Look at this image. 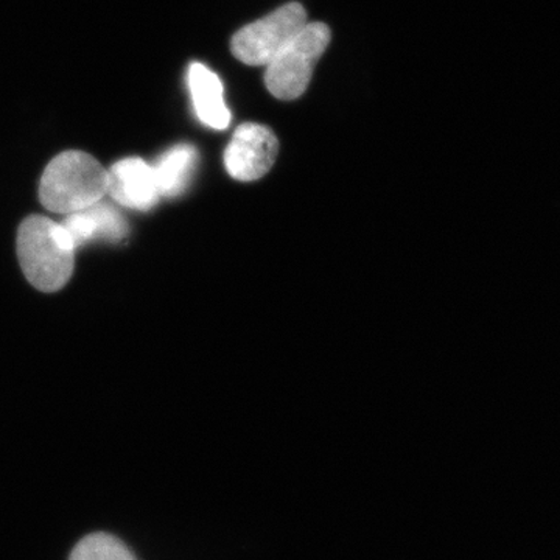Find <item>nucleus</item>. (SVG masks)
Returning <instances> with one entry per match:
<instances>
[{
  "label": "nucleus",
  "instance_id": "f257e3e1",
  "mask_svg": "<svg viewBox=\"0 0 560 560\" xmlns=\"http://www.w3.org/2000/svg\"><path fill=\"white\" fill-rule=\"evenodd\" d=\"M75 246L61 223L32 215L18 232V257L25 278L44 293L61 290L72 278Z\"/></svg>",
  "mask_w": 560,
  "mask_h": 560
},
{
  "label": "nucleus",
  "instance_id": "f03ea898",
  "mask_svg": "<svg viewBox=\"0 0 560 560\" xmlns=\"http://www.w3.org/2000/svg\"><path fill=\"white\" fill-rule=\"evenodd\" d=\"M108 195V171L83 151H65L49 162L39 183V200L55 213L80 212Z\"/></svg>",
  "mask_w": 560,
  "mask_h": 560
},
{
  "label": "nucleus",
  "instance_id": "7ed1b4c3",
  "mask_svg": "<svg viewBox=\"0 0 560 560\" xmlns=\"http://www.w3.org/2000/svg\"><path fill=\"white\" fill-rule=\"evenodd\" d=\"M330 28L312 22L267 66L265 84L279 101L301 97L311 84L316 62L329 47Z\"/></svg>",
  "mask_w": 560,
  "mask_h": 560
},
{
  "label": "nucleus",
  "instance_id": "20e7f679",
  "mask_svg": "<svg viewBox=\"0 0 560 560\" xmlns=\"http://www.w3.org/2000/svg\"><path fill=\"white\" fill-rule=\"evenodd\" d=\"M307 24L304 7L298 2L287 3L235 33L232 54L245 65L267 68Z\"/></svg>",
  "mask_w": 560,
  "mask_h": 560
},
{
  "label": "nucleus",
  "instance_id": "39448f33",
  "mask_svg": "<svg viewBox=\"0 0 560 560\" xmlns=\"http://www.w3.org/2000/svg\"><path fill=\"white\" fill-rule=\"evenodd\" d=\"M278 153V138L270 128L259 124H243L224 151V165L232 178L250 183L271 171Z\"/></svg>",
  "mask_w": 560,
  "mask_h": 560
},
{
  "label": "nucleus",
  "instance_id": "423d86ee",
  "mask_svg": "<svg viewBox=\"0 0 560 560\" xmlns=\"http://www.w3.org/2000/svg\"><path fill=\"white\" fill-rule=\"evenodd\" d=\"M108 195L117 205L142 212L153 209L162 198L153 165L140 158H127L109 168Z\"/></svg>",
  "mask_w": 560,
  "mask_h": 560
},
{
  "label": "nucleus",
  "instance_id": "0eeeda50",
  "mask_svg": "<svg viewBox=\"0 0 560 560\" xmlns=\"http://www.w3.org/2000/svg\"><path fill=\"white\" fill-rule=\"evenodd\" d=\"M61 226L68 232L75 249L86 243L101 241L117 243L125 241L130 232L128 221L116 206L105 200L95 202L80 212L69 213Z\"/></svg>",
  "mask_w": 560,
  "mask_h": 560
},
{
  "label": "nucleus",
  "instance_id": "6e6552de",
  "mask_svg": "<svg viewBox=\"0 0 560 560\" xmlns=\"http://www.w3.org/2000/svg\"><path fill=\"white\" fill-rule=\"evenodd\" d=\"M191 102L198 119L213 130H224L231 124V110L224 102V88L217 73L201 62L189 69Z\"/></svg>",
  "mask_w": 560,
  "mask_h": 560
},
{
  "label": "nucleus",
  "instance_id": "1a4fd4ad",
  "mask_svg": "<svg viewBox=\"0 0 560 560\" xmlns=\"http://www.w3.org/2000/svg\"><path fill=\"white\" fill-rule=\"evenodd\" d=\"M197 164L198 151L187 143L173 147L162 154L158 164L153 165L161 197L176 198L184 194L189 187Z\"/></svg>",
  "mask_w": 560,
  "mask_h": 560
},
{
  "label": "nucleus",
  "instance_id": "9d476101",
  "mask_svg": "<svg viewBox=\"0 0 560 560\" xmlns=\"http://www.w3.org/2000/svg\"><path fill=\"white\" fill-rule=\"evenodd\" d=\"M69 560H138L117 537L91 534L73 548Z\"/></svg>",
  "mask_w": 560,
  "mask_h": 560
}]
</instances>
